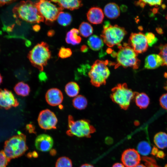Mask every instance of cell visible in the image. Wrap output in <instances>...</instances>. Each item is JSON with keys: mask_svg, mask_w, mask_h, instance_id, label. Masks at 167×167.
<instances>
[{"mask_svg": "<svg viewBox=\"0 0 167 167\" xmlns=\"http://www.w3.org/2000/svg\"><path fill=\"white\" fill-rule=\"evenodd\" d=\"M37 121L38 125L41 128L45 130H49L56 128L58 119L53 112L46 109L40 112Z\"/></svg>", "mask_w": 167, "mask_h": 167, "instance_id": "30bf717a", "label": "cell"}, {"mask_svg": "<svg viewBox=\"0 0 167 167\" xmlns=\"http://www.w3.org/2000/svg\"><path fill=\"white\" fill-rule=\"evenodd\" d=\"M156 30L157 32L159 34H162L163 33L162 29L161 28H157Z\"/></svg>", "mask_w": 167, "mask_h": 167, "instance_id": "bcb514c9", "label": "cell"}, {"mask_svg": "<svg viewBox=\"0 0 167 167\" xmlns=\"http://www.w3.org/2000/svg\"><path fill=\"white\" fill-rule=\"evenodd\" d=\"M112 167H125V166L122 164L117 163L114 164Z\"/></svg>", "mask_w": 167, "mask_h": 167, "instance_id": "ee69618b", "label": "cell"}, {"mask_svg": "<svg viewBox=\"0 0 167 167\" xmlns=\"http://www.w3.org/2000/svg\"><path fill=\"white\" fill-rule=\"evenodd\" d=\"M51 1L57 3L62 9L65 8L71 10L78 9L83 5L81 1L77 0H53Z\"/></svg>", "mask_w": 167, "mask_h": 167, "instance_id": "d6986e66", "label": "cell"}, {"mask_svg": "<svg viewBox=\"0 0 167 167\" xmlns=\"http://www.w3.org/2000/svg\"><path fill=\"white\" fill-rule=\"evenodd\" d=\"M146 167H161L158 165L156 160L153 158L146 156L142 157Z\"/></svg>", "mask_w": 167, "mask_h": 167, "instance_id": "836d02e7", "label": "cell"}, {"mask_svg": "<svg viewBox=\"0 0 167 167\" xmlns=\"http://www.w3.org/2000/svg\"><path fill=\"white\" fill-rule=\"evenodd\" d=\"M19 105L18 101L11 91L6 89H0V108L7 110Z\"/></svg>", "mask_w": 167, "mask_h": 167, "instance_id": "4fadbf2b", "label": "cell"}, {"mask_svg": "<svg viewBox=\"0 0 167 167\" xmlns=\"http://www.w3.org/2000/svg\"><path fill=\"white\" fill-rule=\"evenodd\" d=\"M165 75H166V76H165L167 77V74H165ZM164 88L165 90H167V82L165 86L164 87Z\"/></svg>", "mask_w": 167, "mask_h": 167, "instance_id": "816d5d0a", "label": "cell"}, {"mask_svg": "<svg viewBox=\"0 0 167 167\" xmlns=\"http://www.w3.org/2000/svg\"><path fill=\"white\" fill-rule=\"evenodd\" d=\"M54 144L52 137L45 134L38 135L36 138L35 145L36 149L43 152L49 151L52 148Z\"/></svg>", "mask_w": 167, "mask_h": 167, "instance_id": "5bb4252c", "label": "cell"}, {"mask_svg": "<svg viewBox=\"0 0 167 167\" xmlns=\"http://www.w3.org/2000/svg\"><path fill=\"white\" fill-rule=\"evenodd\" d=\"M87 16L89 22L97 24L102 23L104 18V14L101 8L94 7L89 9L87 13Z\"/></svg>", "mask_w": 167, "mask_h": 167, "instance_id": "2e32d148", "label": "cell"}, {"mask_svg": "<svg viewBox=\"0 0 167 167\" xmlns=\"http://www.w3.org/2000/svg\"><path fill=\"white\" fill-rule=\"evenodd\" d=\"M163 59L159 54H151L146 58L144 67L148 69H155L163 66Z\"/></svg>", "mask_w": 167, "mask_h": 167, "instance_id": "e0dca14e", "label": "cell"}, {"mask_svg": "<svg viewBox=\"0 0 167 167\" xmlns=\"http://www.w3.org/2000/svg\"><path fill=\"white\" fill-rule=\"evenodd\" d=\"M160 52L159 55L163 60V66H167V44L162 45L160 47Z\"/></svg>", "mask_w": 167, "mask_h": 167, "instance_id": "d6a6232c", "label": "cell"}, {"mask_svg": "<svg viewBox=\"0 0 167 167\" xmlns=\"http://www.w3.org/2000/svg\"><path fill=\"white\" fill-rule=\"evenodd\" d=\"M50 57L49 46L44 42L36 45L28 55L29 59L31 63L41 71H43L44 66L46 65Z\"/></svg>", "mask_w": 167, "mask_h": 167, "instance_id": "ba28073f", "label": "cell"}, {"mask_svg": "<svg viewBox=\"0 0 167 167\" xmlns=\"http://www.w3.org/2000/svg\"><path fill=\"white\" fill-rule=\"evenodd\" d=\"M153 141L158 148L164 149L167 147V134L164 132H159L155 135Z\"/></svg>", "mask_w": 167, "mask_h": 167, "instance_id": "603a6c76", "label": "cell"}, {"mask_svg": "<svg viewBox=\"0 0 167 167\" xmlns=\"http://www.w3.org/2000/svg\"><path fill=\"white\" fill-rule=\"evenodd\" d=\"M56 19L59 24L66 26L71 24L72 20V18L69 13L61 11L58 14Z\"/></svg>", "mask_w": 167, "mask_h": 167, "instance_id": "4316f807", "label": "cell"}, {"mask_svg": "<svg viewBox=\"0 0 167 167\" xmlns=\"http://www.w3.org/2000/svg\"><path fill=\"white\" fill-rule=\"evenodd\" d=\"M14 1L13 0H0V6H2L6 4L11 3Z\"/></svg>", "mask_w": 167, "mask_h": 167, "instance_id": "ab89813d", "label": "cell"}, {"mask_svg": "<svg viewBox=\"0 0 167 167\" xmlns=\"http://www.w3.org/2000/svg\"><path fill=\"white\" fill-rule=\"evenodd\" d=\"M137 148L139 153L143 156L148 155L151 150L149 144L146 141L140 142L138 145Z\"/></svg>", "mask_w": 167, "mask_h": 167, "instance_id": "f1b7e54d", "label": "cell"}, {"mask_svg": "<svg viewBox=\"0 0 167 167\" xmlns=\"http://www.w3.org/2000/svg\"><path fill=\"white\" fill-rule=\"evenodd\" d=\"M164 167H167V164H166L165 165V166H164Z\"/></svg>", "mask_w": 167, "mask_h": 167, "instance_id": "f5cc1de1", "label": "cell"}, {"mask_svg": "<svg viewBox=\"0 0 167 167\" xmlns=\"http://www.w3.org/2000/svg\"><path fill=\"white\" fill-rule=\"evenodd\" d=\"M73 106L76 109L82 110L85 108L88 104L86 98L81 95H78L74 98L72 101Z\"/></svg>", "mask_w": 167, "mask_h": 167, "instance_id": "484cf974", "label": "cell"}, {"mask_svg": "<svg viewBox=\"0 0 167 167\" xmlns=\"http://www.w3.org/2000/svg\"><path fill=\"white\" fill-rule=\"evenodd\" d=\"M141 160L139 153L133 148L125 150L121 156V161L126 167H135L139 164Z\"/></svg>", "mask_w": 167, "mask_h": 167, "instance_id": "7c38bea8", "label": "cell"}, {"mask_svg": "<svg viewBox=\"0 0 167 167\" xmlns=\"http://www.w3.org/2000/svg\"><path fill=\"white\" fill-rule=\"evenodd\" d=\"M40 13L44 19L49 22H53L62 10L51 1L40 0L35 3Z\"/></svg>", "mask_w": 167, "mask_h": 167, "instance_id": "9c48e42d", "label": "cell"}, {"mask_svg": "<svg viewBox=\"0 0 167 167\" xmlns=\"http://www.w3.org/2000/svg\"><path fill=\"white\" fill-rule=\"evenodd\" d=\"M144 3L146 4H148L150 6H158L160 5L162 2V0H143Z\"/></svg>", "mask_w": 167, "mask_h": 167, "instance_id": "8d00e7d4", "label": "cell"}, {"mask_svg": "<svg viewBox=\"0 0 167 167\" xmlns=\"http://www.w3.org/2000/svg\"><path fill=\"white\" fill-rule=\"evenodd\" d=\"M134 98L136 105L141 109L146 108L149 104V98L144 93L137 92Z\"/></svg>", "mask_w": 167, "mask_h": 167, "instance_id": "7402d4cb", "label": "cell"}, {"mask_svg": "<svg viewBox=\"0 0 167 167\" xmlns=\"http://www.w3.org/2000/svg\"><path fill=\"white\" fill-rule=\"evenodd\" d=\"M72 54V52L69 48L62 47L60 49L58 55L62 58H65L70 57Z\"/></svg>", "mask_w": 167, "mask_h": 167, "instance_id": "4dcf8cb0", "label": "cell"}, {"mask_svg": "<svg viewBox=\"0 0 167 167\" xmlns=\"http://www.w3.org/2000/svg\"><path fill=\"white\" fill-rule=\"evenodd\" d=\"M88 48L85 45L82 46L81 48V51L84 52H87L88 51Z\"/></svg>", "mask_w": 167, "mask_h": 167, "instance_id": "f6af8a7d", "label": "cell"}, {"mask_svg": "<svg viewBox=\"0 0 167 167\" xmlns=\"http://www.w3.org/2000/svg\"><path fill=\"white\" fill-rule=\"evenodd\" d=\"M28 149L26 135L19 132L17 135L6 141L3 151L7 157L11 160L22 156Z\"/></svg>", "mask_w": 167, "mask_h": 167, "instance_id": "6da1fadb", "label": "cell"}, {"mask_svg": "<svg viewBox=\"0 0 167 167\" xmlns=\"http://www.w3.org/2000/svg\"><path fill=\"white\" fill-rule=\"evenodd\" d=\"M87 43L89 48L94 51L100 50L104 45V42L101 38L96 35L90 36Z\"/></svg>", "mask_w": 167, "mask_h": 167, "instance_id": "44dd1931", "label": "cell"}, {"mask_svg": "<svg viewBox=\"0 0 167 167\" xmlns=\"http://www.w3.org/2000/svg\"><path fill=\"white\" fill-rule=\"evenodd\" d=\"M128 43L129 45L138 54L145 52L148 48L145 35L142 32L132 33Z\"/></svg>", "mask_w": 167, "mask_h": 167, "instance_id": "8fae6325", "label": "cell"}, {"mask_svg": "<svg viewBox=\"0 0 167 167\" xmlns=\"http://www.w3.org/2000/svg\"><path fill=\"white\" fill-rule=\"evenodd\" d=\"M108 62L97 60L93 64L88 75L91 84L96 87L105 85L110 74L107 66Z\"/></svg>", "mask_w": 167, "mask_h": 167, "instance_id": "8992f818", "label": "cell"}, {"mask_svg": "<svg viewBox=\"0 0 167 167\" xmlns=\"http://www.w3.org/2000/svg\"><path fill=\"white\" fill-rule=\"evenodd\" d=\"M68 130L67 134L70 136H75L78 137L90 138L91 134L96 131L95 128L86 119L75 121L72 116L68 117Z\"/></svg>", "mask_w": 167, "mask_h": 167, "instance_id": "52a82bcc", "label": "cell"}, {"mask_svg": "<svg viewBox=\"0 0 167 167\" xmlns=\"http://www.w3.org/2000/svg\"><path fill=\"white\" fill-rule=\"evenodd\" d=\"M148 46L152 47L158 41V38L155 35L151 32H147L145 34Z\"/></svg>", "mask_w": 167, "mask_h": 167, "instance_id": "1f68e13d", "label": "cell"}, {"mask_svg": "<svg viewBox=\"0 0 167 167\" xmlns=\"http://www.w3.org/2000/svg\"><path fill=\"white\" fill-rule=\"evenodd\" d=\"M165 156V154L162 151H159L156 155V156L160 158H163Z\"/></svg>", "mask_w": 167, "mask_h": 167, "instance_id": "f35d334b", "label": "cell"}, {"mask_svg": "<svg viewBox=\"0 0 167 167\" xmlns=\"http://www.w3.org/2000/svg\"><path fill=\"white\" fill-rule=\"evenodd\" d=\"M166 19L167 20V15L166 16Z\"/></svg>", "mask_w": 167, "mask_h": 167, "instance_id": "db71d44e", "label": "cell"}, {"mask_svg": "<svg viewBox=\"0 0 167 167\" xmlns=\"http://www.w3.org/2000/svg\"><path fill=\"white\" fill-rule=\"evenodd\" d=\"M104 12L107 18L115 19L119 16L120 10L119 6L113 2L109 3L105 6Z\"/></svg>", "mask_w": 167, "mask_h": 167, "instance_id": "ac0fdd59", "label": "cell"}, {"mask_svg": "<svg viewBox=\"0 0 167 167\" xmlns=\"http://www.w3.org/2000/svg\"><path fill=\"white\" fill-rule=\"evenodd\" d=\"M127 32L125 29L117 25H112L109 22L105 23L101 37L109 47L118 45L123 40Z\"/></svg>", "mask_w": 167, "mask_h": 167, "instance_id": "5b68a950", "label": "cell"}, {"mask_svg": "<svg viewBox=\"0 0 167 167\" xmlns=\"http://www.w3.org/2000/svg\"><path fill=\"white\" fill-rule=\"evenodd\" d=\"M135 167H146V166H145V165H144L143 164H139V165H137Z\"/></svg>", "mask_w": 167, "mask_h": 167, "instance_id": "681fc988", "label": "cell"}, {"mask_svg": "<svg viewBox=\"0 0 167 167\" xmlns=\"http://www.w3.org/2000/svg\"><path fill=\"white\" fill-rule=\"evenodd\" d=\"M14 89L17 95L22 96H28L30 91L29 85L23 82H20L16 84Z\"/></svg>", "mask_w": 167, "mask_h": 167, "instance_id": "d4e9b609", "label": "cell"}, {"mask_svg": "<svg viewBox=\"0 0 167 167\" xmlns=\"http://www.w3.org/2000/svg\"><path fill=\"white\" fill-rule=\"evenodd\" d=\"M38 78L41 82H45L47 79V76L45 72L41 71L38 75Z\"/></svg>", "mask_w": 167, "mask_h": 167, "instance_id": "74e56055", "label": "cell"}, {"mask_svg": "<svg viewBox=\"0 0 167 167\" xmlns=\"http://www.w3.org/2000/svg\"><path fill=\"white\" fill-rule=\"evenodd\" d=\"M78 30L80 35L85 37H88L91 35L93 32L92 26L86 22L82 23L79 26Z\"/></svg>", "mask_w": 167, "mask_h": 167, "instance_id": "83f0119b", "label": "cell"}, {"mask_svg": "<svg viewBox=\"0 0 167 167\" xmlns=\"http://www.w3.org/2000/svg\"><path fill=\"white\" fill-rule=\"evenodd\" d=\"M118 47L119 49L116 55L117 63L115 68L122 66L125 68L131 67L134 69L138 68L140 61L138 58V54L126 43L123 46L119 45Z\"/></svg>", "mask_w": 167, "mask_h": 167, "instance_id": "3957f363", "label": "cell"}, {"mask_svg": "<svg viewBox=\"0 0 167 167\" xmlns=\"http://www.w3.org/2000/svg\"><path fill=\"white\" fill-rule=\"evenodd\" d=\"M136 93V92H134L129 88L126 83L119 84L111 89L110 98L122 109L126 110Z\"/></svg>", "mask_w": 167, "mask_h": 167, "instance_id": "277c9868", "label": "cell"}, {"mask_svg": "<svg viewBox=\"0 0 167 167\" xmlns=\"http://www.w3.org/2000/svg\"><path fill=\"white\" fill-rule=\"evenodd\" d=\"M33 29L35 32H38L40 29V26L36 24L33 26Z\"/></svg>", "mask_w": 167, "mask_h": 167, "instance_id": "7bdbcfd3", "label": "cell"}, {"mask_svg": "<svg viewBox=\"0 0 167 167\" xmlns=\"http://www.w3.org/2000/svg\"><path fill=\"white\" fill-rule=\"evenodd\" d=\"M79 30L76 28H72L66 33V41L67 43L73 45L79 44L81 41V38L79 36Z\"/></svg>", "mask_w": 167, "mask_h": 167, "instance_id": "ffe728a7", "label": "cell"}, {"mask_svg": "<svg viewBox=\"0 0 167 167\" xmlns=\"http://www.w3.org/2000/svg\"><path fill=\"white\" fill-rule=\"evenodd\" d=\"M160 103L163 108L167 110V93L161 96L160 98Z\"/></svg>", "mask_w": 167, "mask_h": 167, "instance_id": "d590c367", "label": "cell"}, {"mask_svg": "<svg viewBox=\"0 0 167 167\" xmlns=\"http://www.w3.org/2000/svg\"><path fill=\"white\" fill-rule=\"evenodd\" d=\"M55 167H72V162L71 160L67 157H61L57 161Z\"/></svg>", "mask_w": 167, "mask_h": 167, "instance_id": "f546056e", "label": "cell"}, {"mask_svg": "<svg viewBox=\"0 0 167 167\" xmlns=\"http://www.w3.org/2000/svg\"><path fill=\"white\" fill-rule=\"evenodd\" d=\"M158 151V149L156 147L154 146L152 149L151 154L154 156L156 155Z\"/></svg>", "mask_w": 167, "mask_h": 167, "instance_id": "60d3db41", "label": "cell"}, {"mask_svg": "<svg viewBox=\"0 0 167 167\" xmlns=\"http://www.w3.org/2000/svg\"><path fill=\"white\" fill-rule=\"evenodd\" d=\"M54 33L53 31L50 30L48 32V36H51L52 35H53L54 34Z\"/></svg>", "mask_w": 167, "mask_h": 167, "instance_id": "c3c4849f", "label": "cell"}, {"mask_svg": "<svg viewBox=\"0 0 167 167\" xmlns=\"http://www.w3.org/2000/svg\"><path fill=\"white\" fill-rule=\"evenodd\" d=\"M45 98L48 104L52 106H56L62 103L63 96L62 92L59 89L53 88L47 91Z\"/></svg>", "mask_w": 167, "mask_h": 167, "instance_id": "9a60e30c", "label": "cell"}, {"mask_svg": "<svg viewBox=\"0 0 167 167\" xmlns=\"http://www.w3.org/2000/svg\"><path fill=\"white\" fill-rule=\"evenodd\" d=\"M10 161L7 157L3 150L0 151V167H6Z\"/></svg>", "mask_w": 167, "mask_h": 167, "instance_id": "e575fe53", "label": "cell"}, {"mask_svg": "<svg viewBox=\"0 0 167 167\" xmlns=\"http://www.w3.org/2000/svg\"><path fill=\"white\" fill-rule=\"evenodd\" d=\"M135 5L139 6L141 7H144L145 4L143 2V0H140L135 2Z\"/></svg>", "mask_w": 167, "mask_h": 167, "instance_id": "b9f144b4", "label": "cell"}, {"mask_svg": "<svg viewBox=\"0 0 167 167\" xmlns=\"http://www.w3.org/2000/svg\"><path fill=\"white\" fill-rule=\"evenodd\" d=\"M80 167H94L92 165L88 164H85L82 165Z\"/></svg>", "mask_w": 167, "mask_h": 167, "instance_id": "7dc6e473", "label": "cell"}, {"mask_svg": "<svg viewBox=\"0 0 167 167\" xmlns=\"http://www.w3.org/2000/svg\"><path fill=\"white\" fill-rule=\"evenodd\" d=\"M13 11L19 18L29 23H39L44 19L36 3L31 1L21 2L14 7Z\"/></svg>", "mask_w": 167, "mask_h": 167, "instance_id": "7a4b0ae2", "label": "cell"}, {"mask_svg": "<svg viewBox=\"0 0 167 167\" xmlns=\"http://www.w3.org/2000/svg\"><path fill=\"white\" fill-rule=\"evenodd\" d=\"M2 77L0 73V85L2 82Z\"/></svg>", "mask_w": 167, "mask_h": 167, "instance_id": "f907efd6", "label": "cell"}, {"mask_svg": "<svg viewBox=\"0 0 167 167\" xmlns=\"http://www.w3.org/2000/svg\"><path fill=\"white\" fill-rule=\"evenodd\" d=\"M80 88L78 84L74 82H70L66 85L65 88V92L68 96L75 97L79 93Z\"/></svg>", "mask_w": 167, "mask_h": 167, "instance_id": "cb8c5ba5", "label": "cell"}]
</instances>
